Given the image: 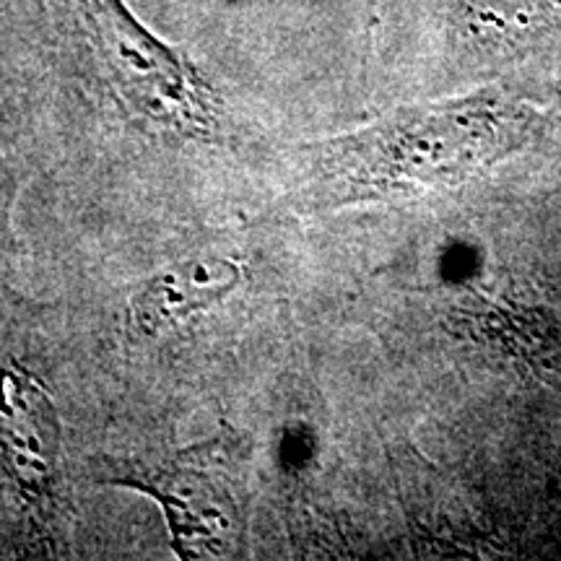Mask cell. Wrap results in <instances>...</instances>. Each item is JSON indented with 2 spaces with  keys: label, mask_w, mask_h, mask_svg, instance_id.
I'll use <instances>...</instances> for the list:
<instances>
[{
  "label": "cell",
  "mask_w": 561,
  "mask_h": 561,
  "mask_svg": "<svg viewBox=\"0 0 561 561\" xmlns=\"http://www.w3.org/2000/svg\"><path fill=\"white\" fill-rule=\"evenodd\" d=\"M240 263L221 255L185 257L138 280L125 305L133 339H161L180 325L221 307L242 286Z\"/></svg>",
  "instance_id": "cell-5"
},
{
  "label": "cell",
  "mask_w": 561,
  "mask_h": 561,
  "mask_svg": "<svg viewBox=\"0 0 561 561\" xmlns=\"http://www.w3.org/2000/svg\"><path fill=\"white\" fill-rule=\"evenodd\" d=\"M533 3H536V9L549 30L561 24V0H533Z\"/></svg>",
  "instance_id": "cell-6"
},
{
  "label": "cell",
  "mask_w": 561,
  "mask_h": 561,
  "mask_svg": "<svg viewBox=\"0 0 561 561\" xmlns=\"http://www.w3.org/2000/svg\"><path fill=\"white\" fill-rule=\"evenodd\" d=\"M553 115L559 117V125H561V102H559V107H557V112H553Z\"/></svg>",
  "instance_id": "cell-8"
},
{
  "label": "cell",
  "mask_w": 561,
  "mask_h": 561,
  "mask_svg": "<svg viewBox=\"0 0 561 561\" xmlns=\"http://www.w3.org/2000/svg\"><path fill=\"white\" fill-rule=\"evenodd\" d=\"M0 462L39 517L58 525L68 515L58 409L45 382L16 362L0 367Z\"/></svg>",
  "instance_id": "cell-4"
},
{
  "label": "cell",
  "mask_w": 561,
  "mask_h": 561,
  "mask_svg": "<svg viewBox=\"0 0 561 561\" xmlns=\"http://www.w3.org/2000/svg\"><path fill=\"white\" fill-rule=\"evenodd\" d=\"M60 3L91 66L130 115L180 138L221 130L219 91L185 53L146 26L128 0Z\"/></svg>",
  "instance_id": "cell-3"
},
{
  "label": "cell",
  "mask_w": 561,
  "mask_h": 561,
  "mask_svg": "<svg viewBox=\"0 0 561 561\" xmlns=\"http://www.w3.org/2000/svg\"><path fill=\"white\" fill-rule=\"evenodd\" d=\"M380 3L382 0H367V13H369V30L377 24V16H380Z\"/></svg>",
  "instance_id": "cell-7"
},
{
  "label": "cell",
  "mask_w": 561,
  "mask_h": 561,
  "mask_svg": "<svg viewBox=\"0 0 561 561\" xmlns=\"http://www.w3.org/2000/svg\"><path fill=\"white\" fill-rule=\"evenodd\" d=\"M250 434L221 421L208 437L159 455H100L91 479L144 494L161 510L174 557L182 561L242 559L252 523Z\"/></svg>",
  "instance_id": "cell-2"
},
{
  "label": "cell",
  "mask_w": 561,
  "mask_h": 561,
  "mask_svg": "<svg viewBox=\"0 0 561 561\" xmlns=\"http://www.w3.org/2000/svg\"><path fill=\"white\" fill-rule=\"evenodd\" d=\"M549 117L504 87L405 104L294 149L299 210L333 214L453 193L528 149Z\"/></svg>",
  "instance_id": "cell-1"
}]
</instances>
